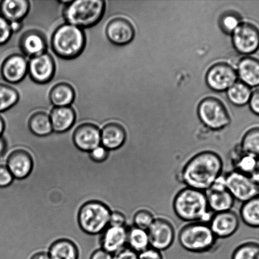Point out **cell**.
Here are the masks:
<instances>
[{
    "label": "cell",
    "mask_w": 259,
    "mask_h": 259,
    "mask_svg": "<svg viewBox=\"0 0 259 259\" xmlns=\"http://www.w3.org/2000/svg\"><path fill=\"white\" fill-rule=\"evenodd\" d=\"M223 162L215 152L204 151L195 155L184 165L181 179L188 187L206 191L221 176Z\"/></svg>",
    "instance_id": "cell-1"
},
{
    "label": "cell",
    "mask_w": 259,
    "mask_h": 259,
    "mask_svg": "<svg viewBox=\"0 0 259 259\" xmlns=\"http://www.w3.org/2000/svg\"><path fill=\"white\" fill-rule=\"evenodd\" d=\"M173 209L177 217L184 222L209 224L212 217L205 192L187 187L174 197Z\"/></svg>",
    "instance_id": "cell-2"
},
{
    "label": "cell",
    "mask_w": 259,
    "mask_h": 259,
    "mask_svg": "<svg viewBox=\"0 0 259 259\" xmlns=\"http://www.w3.org/2000/svg\"><path fill=\"white\" fill-rule=\"evenodd\" d=\"M51 45L53 52L58 57L72 60L85 50V34L81 28L66 23L58 27L53 32Z\"/></svg>",
    "instance_id": "cell-3"
},
{
    "label": "cell",
    "mask_w": 259,
    "mask_h": 259,
    "mask_svg": "<svg viewBox=\"0 0 259 259\" xmlns=\"http://www.w3.org/2000/svg\"><path fill=\"white\" fill-rule=\"evenodd\" d=\"M105 10L104 0H72L65 6L63 17L67 24L83 29L98 24Z\"/></svg>",
    "instance_id": "cell-4"
},
{
    "label": "cell",
    "mask_w": 259,
    "mask_h": 259,
    "mask_svg": "<svg viewBox=\"0 0 259 259\" xmlns=\"http://www.w3.org/2000/svg\"><path fill=\"white\" fill-rule=\"evenodd\" d=\"M112 210L100 201H89L79 210L78 222L86 234L100 235L109 226Z\"/></svg>",
    "instance_id": "cell-5"
},
{
    "label": "cell",
    "mask_w": 259,
    "mask_h": 259,
    "mask_svg": "<svg viewBox=\"0 0 259 259\" xmlns=\"http://www.w3.org/2000/svg\"><path fill=\"white\" fill-rule=\"evenodd\" d=\"M179 242L184 249L189 252H207L214 247L217 238L208 223H191L180 231Z\"/></svg>",
    "instance_id": "cell-6"
},
{
    "label": "cell",
    "mask_w": 259,
    "mask_h": 259,
    "mask_svg": "<svg viewBox=\"0 0 259 259\" xmlns=\"http://www.w3.org/2000/svg\"><path fill=\"white\" fill-rule=\"evenodd\" d=\"M198 114L202 122L212 130H220L229 125L230 118L224 104L217 98H205L199 104Z\"/></svg>",
    "instance_id": "cell-7"
},
{
    "label": "cell",
    "mask_w": 259,
    "mask_h": 259,
    "mask_svg": "<svg viewBox=\"0 0 259 259\" xmlns=\"http://www.w3.org/2000/svg\"><path fill=\"white\" fill-rule=\"evenodd\" d=\"M225 180L228 191L238 201L244 203L259 195V184L237 170L226 175Z\"/></svg>",
    "instance_id": "cell-8"
},
{
    "label": "cell",
    "mask_w": 259,
    "mask_h": 259,
    "mask_svg": "<svg viewBox=\"0 0 259 259\" xmlns=\"http://www.w3.org/2000/svg\"><path fill=\"white\" fill-rule=\"evenodd\" d=\"M233 43L238 52L249 55L259 50V29L250 22H242L233 32Z\"/></svg>",
    "instance_id": "cell-9"
},
{
    "label": "cell",
    "mask_w": 259,
    "mask_h": 259,
    "mask_svg": "<svg viewBox=\"0 0 259 259\" xmlns=\"http://www.w3.org/2000/svg\"><path fill=\"white\" fill-rule=\"evenodd\" d=\"M209 210L215 213L232 210L235 199L226 186L225 177L222 175L209 189L205 191Z\"/></svg>",
    "instance_id": "cell-10"
},
{
    "label": "cell",
    "mask_w": 259,
    "mask_h": 259,
    "mask_svg": "<svg viewBox=\"0 0 259 259\" xmlns=\"http://www.w3.org/2000/svg\"><path fill=\"white\" fill-rule=\"evenodd\" d=\"M147 232L150 246L160 252L168 249L174 243V228L171 222L164 218H156Z\"/></svg>",
    "instance_id": "cell-11"
},
{
    "label": "cell",
    "mask_w": 259,
    "mask_h": 259,
    "mask_svg": "<svg viewBox=\"0 0 259 259\" xmlns=\"http://www.w3.org/2000/svg\"><path fill=\"white\" fill-rule=\"evenodd\" d=\"M237 71L227 63H218L208 71L206 81L212 90L222 92L232 87L237 82Z\"/></svg>",
    "instance_id": "cell-12"
},
{
    "label": "cell",
    "mask_w": 259,
    "mask_h": 259,
    "mask_svg": "<svg viewBox=\"0 0 259 259\" xmlns=\"http://www.w3.org/2000/svg\"><path fill=\"white\" fill-rule=\"evenodd\" d=\"M55 63L49 53H45L30 58L28 62V73L35 83L44 84L52 79L55 72Z\"/></svg>",
    "instance_id": "cell-13"
},
{
    "label": "cell",
    "mask_w": 259,
    "mask_h": 259,
    "mask_svg": "<svg viewBox=\"0 0 259 259\" xmlns=\"http://www.w3.org/2000/svg\"><path fill=\"white\" fill-rule=\"evenodd\" d=\"M72 139L79 150L90 152L101 146V130L95 124H81L73 132Z\"/></svg>",
    "instance_id": "cell-14"
},
{
    "label": "cell",
    "mask_w": 259,
    "mask_h": 259,
    "mask_svg": "<svg viewBox=\"0 0 259 259\" xmlns=\"http://www.w3.org/2000/svg\"><path fill=\"white\" fill-rule=\"evenodd\" d=\"M7 167L16 180H24L29 176L33 169L31 155L26 150H13L6 159Z\"/></svg>",
    "instance_id": "cell-15"
},
{
    "label": "cell",
    "mask_w": 259,
    "mask_h": 259,
    "mask_svg": "<svg viewBox=\"0 0 259 259\" xmlns=\"http://www.w3.org/2000/svg\"><path fill=\"white\" fill-rule=\"evenodd\" d=\"M209 225L217 238H227L237 232L240 227L239 217L232 210L215 213Z\"/></svg>",
    "instance_id": "cell-16"
},
{
    "label": "cell",
    "mask_w": 259,
    "mask_h": 259,
    "mask_svg": "<svg viewBox=\"0 0 259 259\" xmlns=\"http://www.w3.org/2000/svg\"><path fill=\"white\" fill-rule=\"evenodd\" d=\"M133 25L128 20L118 17L111 20L106 25L105 34L109 41L118 46L130 43L134 37Z\"/></svg>",
    "instance_id": "cell-17"
},
{
    "label": "cell",
    "mask_w": 259,
    "mask_h": 259,
    "mask_svg": "<svg viewBox=\"0 0 259 259\" xmlns=\"http://www.w3.org/2000/svg\"><path fill=\"white\" fill-rule=\"evenodd\" d=\"M1 73L3 78L8 82H21L28 73V61L20 54L10 55L3 63Z\"/></svg>",
    "instance_id": "cell-18"
},
{
    "label": "cell",
    "mask_w": 259,
    "mask_h": 259,
    "mask_svg": "<svg viewBox=\"0 0 259 259\" xmlns=\"http://www.w3.org/2000/svg\"><path fill=\"white\" fill-rule=\"evenodd\" d=\"M127 238L128 228L108 226L100 235V248L112 254H115L126 247Z\"/></svg>",
    "instance_id": "cell-19"
},
{
    "label": "cell",
    "mask_w": 259,
    "mask_h": 259,
    "mask_svg": "<svg viewBox=\"0 0 259 259\" xmlns=\"http://www.w3.org/2000/svg\"><path fill=\"white\" fill-rule=\"evenodd\" d=\"M19 46L22 52L30 58L47 53V39L43 33L36 30H29L20 37Z\"/></svg>",
    "instance_id": "cell-20"
},
{
    "label": "cell",
    "mask_w": 259,
    "mask_h": 259,
    "mask_svg": "<svg viewBox=\"0 0 259 259\" xmlns=\"http://www.w3.org/2000/svg\"><path fill=\"white\" fill-rule=\"evenodd\" d=\"M126 138V130L118 123H108L101 130V145L108 151L122 148Z\"/></svg>",
    "instance_id": "cell-21"
},
{
    "label": "cell",
    "mask_w": 259,
    "mask_h": 259,
    "mask_svg": "<svg viewBox=\"0 0 259 259\" xmlns=\"http://www.w3.org/2000/svg\"><path fill=\"white\" fill-rule=\"evenodd\" d=\"M49 115L53 131L56 134H65L76 122V114L71 106L54 107Z\"/></svg>",
    "instance_id": "cell-22"
},
{
    "label": "cell",
    "mask_w": 259,
    "mask_h": 259,
    "mask_svg": "<svg viewBox=\"0 0 259 259\" xmlns=\"http://www.w3.org/2000/svg\"><path fill=\"white\" fill-rule=\"evenodd\" d=\"M238 77L241 82L250 88L259 86V59L252 57H245L240 60L238 65Z\"/></svg>",
    "instance_id": "cell-23"
},
{
    "label": "cell",
    "mask_w": 259,
    "mask_h": 259,
    "mask_svg": "<svg viewBox=\"0 0 259 259\" xmlns=\"http://www.w3.org/2000/svg\"><path fill=\"white\" fill-rule=\"evenodd\" d=\"M28 0H4L0 3V14L8 22H22L29 12Z\"/></svg>",
    "instance_id": "cell-24"
},
{
    "label": "cell",
    "mask_w": 259,
    "mask_h": 259,
    "mask_svg": "<svg viewBox=\"0 0 259 259\" xmlns=\"http://www.w3.org/2000/svg\"><path fill=\"white\" fill-rule=\"evenodd\" d=\"M76 93L69 83L60 82L53 86L50 91L49 99L55 107H67L75 100Z\"/></svg>",
    "instance_id": "cell-25"
},
{
    "label": "cell",
    "mask_w": 259,
    "mask_h": 259,
    "mask_svg": "<svg viewBox=\"0 0 259 259\" xmlns=\"http://www.w3.org/2000/svg\"><path fill=\"white\" fill-rule=\"evenodd\" d=\"M51 259H79L78 246L72 240L62 238L55 241L48 251Z\"/></svg>",
    "instance_id": "cell-26"
},
{
    "label": "cell",
    "mask_w": 259,
    "mask_h": 259,
    "mask_svg": "<svg viewBox=\"0 0 259 259\" xmlns=\"http://www.w3.org/2000/svg\"><path fill=\"white\" fill-rule=\"evenodd\" d=\"M235 164L237 171L252 177L259 184L258 157L245 153L241 149L240 154L235 157Z\"/></svg>",
    "instance_id": "cell-27"
},
{
    "label": "cell",
    "mask_w": 259,
    "mask_h": 259,
    "mask_svg": "<svg viewBox=\"0 0 259 259\" xmlns=\"http://www.w3.org/2000/svg\"><path fill=\"white\" fill-rule=\"evenodd\" d=\"M30 133L38 137H46L52 134L53 128L50 115L44 111L32 114L28 121Z\"/></svg>",
    "instance_id": "cell-28"
},
{
    "label": "cell",
    "mask_w": 259,
    "mask_h": 259,
    "mask_svg": "<svg viewBox=\"0 0 259 259\" xmlns=\"http://www.w3.org/2000/svg\"><path fill=\"white\" fill-rule=\"evenodd\" d=\"M127 244L129 248L138 253L148 249L151 247L148 232L134 226L128 228Z\"/></svg>",
    "instance_id": "cell-29"
},
{
    "label": "cell",
    "mask_w": 259,
    "mask_h": 259,
    "mask_svg": "<svg viewBox=\"0 0 259 259\" xmlns=\"http://www.w3.org/2000/svg\"><path fill=\"white\" fill-rule=\"evenodd\" d=\"M240 215L248 227L259 228V195L243 203Z\"/></svg>",
    "instance_id": "cell-30"
},
{
    "label": "cell",
    "mask_w": 259,
    "mask_h": 259,
    "mask_svg": "<svg viewBox=\"0 0 259 259\" xmlns=\"http://www.w3.org/2000/svg\"><path fill=\"white\" fill-rule=\"evenodd\" d=\"M252 93L250 87L239 81L228 89L227 95L233 105L242 106L249 102Z\"/></svg>",
    "instance_id": "cell-31"
},
{
    "label": "cell",
    "mask_w": 259,
    "mask_h": 259,
    "mask_svg": "<svg viewBox=\"0 0 259 259\" xmlns=\"http://www.w3.org/2000/svg\"><path fill=\"white\" fill-rule=\"evenodd\" d=\"M240 147L245 153L259 157V126H255L246 132Z\"/></svg>",
    "instance_id": "cell-32"
},
{
    "label": "cell",
    "mask_w": 259,
    "mask_h": 259,
    "mask_svg": "<svg viewBox=\"0 0 259 259\" xmlns=\"http://www.w3.org/2000/svg\"><path fill=\"white\" fill-rule=\"evenodd\" d=\"M19 100V94L11 86L0 83V113L10 110Z\"/></svg>",
    "instance_id": "cell-33"
},
{
    "label": "cell",
    "mask_w": 259,
    "mask_h": 259,
    "mask_svg": "<svg viewBox=\"0 0 259 259\" xmlns=\"http://www.w3.org/2000/svg\"><path fill=\"white\" fill-rule=\"evenodd\" d=\"M232 259H259V244L249 242L236 248Z\"/></svg>",
    "instance_id": "cell-34"
},
{
    "label": "cell",
    "mask_w": 259,
    "mask_h": 259,
    "mask_svg": "<svg viewBox=\"0 0 259 259\" xmlns=\"http://www.w3.org/2000/svg\"><path fill=\"white\" fill-rule=\"evenodd\" d=\"M219 23L223 31L230 34L234 32L242 24V17L237 12H227L220 17Z\"/></svg>",
    "instance_id": "cell-35"
},
{
    "label": "cell",
    "mask_w": 259,
    "mask_h": 259,
    "mask_svg": "<svg viewBox=\"0 0 259 259\" xmlns=\"http://www.w3.org/2000/svg\"><path fill=\"white\" fill-rule=\"evenodd\" d=\"M156 218L153 213L146 209L138 210L133 217V226L140 229L148 230L154 223Z\"/></svg>",
    "instance_id": "cell-36"
},
{
    "label": "cell",
    "mask_w": 259,
    "mask_h": 259,
    "mask_svg": "<svg viewBox=\"0 0 259 259\" xmlns=\"http://www.w3.org/2000/svg\"><path fill=\"white\" fill-rule=\"evenodd\" d=\"M14 180V177L6 165H0V189H6L10 187Z\"/></svg>",
    "instance_id": "cell-37"
},
{
    "label": "cell",
    "mask_w": 259,
    "mask_h": 259,
    "mask_svg": "<svg viewBox=\"0 0 259 259\" xmlns=\"http://www.w3.org/2000/svg\"><path fill=\"white\" fill-rule=\"evenodd\" d=\"M109 153H110V151L101 145L89 152V156L93 161L100 163V162H105L107 159Z\"/></svg>",
    "instance_id": "cell-38"
},
{
    "label": "cell",
    "mask_w": 259,
    "mask_h": 259,
    "mask_svg": "<svg viewBox=\"0 0 259 259\" xmlns=\"http://www.w3.org/2000/svg\"><path fill=\"white\" fill-rule=\"evenodd\" d=\"M12 34L10 22L0 15V45H5L9 41Z\"/></svg>",
    "instance_id": "cell-39"
},
{
    "label": "cell",
    "mask_w": 259,
    "mask_h": 259,
    "mask_svg": "<svg viewBox=\"0 0 259 259\" xmlns=\"http://www.w3.org/2000/svg\"><path fill=\"white\" fill-rule=\"evenodd\" d=\"M127 223L126 215L119 210L112 211L109 226L116 227H126Z\"/></svg>",
    "instance_id": "cell-40"
},
{
    "label": "cell",
    "mask_w": 259,
    "mask_h": 259,
    "mask_svg": "<svg viewBox=\"0 0 259 259\" xmlns=\"http://www.w3.org/2000/svg\"><path fill=\"white\" fill-rule=\"evenodd\" d=\"M138 254L130 248L125 247L114 254V259H138Z\"/></svg>",
    "instance_id": "cell-41"
},
{
    "label": "cell",
    "mask_w": 259,
    "mask_h": 259,
    "mask_svg": "<svg viewBox=\"0 0 259 259\" xmlns=\"http://www.w3.org/2000/svg\"><path fill=\"white\" fill-rule=\"evenodd\" d=\"M138 259H163V258L160 251L149 247L148 249L139 253Z\"/></svg>",
    "instance_id": "cell-42"
},
{
    "label": "cell",
    "mask_w": 259,
    "mask_h": 259,
    "mask_svg": "<svg viewBox=\"0 0 259 259\" xmlns=\"http://www.w3.org/2000/svg\"><path fill=\"white\" fill-rule=\"evenodd\" d=\"M250 110L256 115L259 116V89L252 93L249 101Z\"/></svg>",
    "instance_id": "cell-43"
},
{
    "label": "cell",
    "mask_w": 259,
    "mask_h": 259,
    "mask_svg": "<svg viewBox=\"0 0 259 259\" xmlns=\"http://www.w3.org/2000/svg\"><path fill=\"white\" fill-rule=\"evenodd\" d=\"M90 259H114V255L100 248L94 251Z\"/></svg>",
    "instance_id": "cell-44"
},
{
    "label": "cell",
    "mask_w": 259,
    "mask_h": 259,
    "mask_svg": "<svg viewBox=\"0 0 259 259\" xmlns=\"http://www.w3.org/2000/svg\"><path fill=\"white\" fill-rule=\"evenodd\" d=\"M8 150V144L5 137H0V157H4L6 154Z\"/></svg>",
    "instance_id": "cell-45"
},
{
    "label": "cell",
    "mask_w": 259,
    "mask_h": 259,
    "mask_svg": "<svg viewBox=\"0 0 259 259\" xmlns=\"http://www.w3.org/2000/svg\"><path fill=\"white\" fill-rule=\"evenodd\" d=\"M10 29H11L12 34L13 33H17L21 30L22 27V22L15 21L10 22Z\"/></svg>",
    "instance_id": "cell-46"
},
{
    "label": "cell",
    "mask_w": 259,
    "mask_h": 259,
    "mask_svg": "<svg viewBox=\"0 0 259 259\" xmlns=\"http://www.w3.org/2000/svg\"><path fill=\"white\" fill-rule=\"evenodd\" d=\"M29 259H51V258L48 252H39L35 253Z\"/></svg>",
    "instance_id": "cell-47"
},
{
    "label": "cell",
    "mask_w": 259,
    "mask_h": 259,
    "mask_svg": "<svg viewBox=\"0 0 259 259\" xmlns=\"http://www.w3.org/2000/svg\"><path fill=\"white\" fill-rule=\"evenodd\" d=\"M5 130V123L4 119L0 116V137L3 136V134Z\"/></svg>",
    "instance_id": "cell-48"
},
{
    "label": "cell",
    "mask_w": 259,
    "mask_h": 259,
    "mask_svg": "<svg viewBox=\"0 0 259 259\" xmlns=\"http://www.w3.org/2000/svg\"><path fill=\"white\" fill-rule=\"evenodd\" d=\"M258 170H259V157H258Z\"/></svg>",
    "instance_id": "cell-49"
}]
</instances>
